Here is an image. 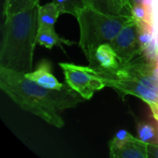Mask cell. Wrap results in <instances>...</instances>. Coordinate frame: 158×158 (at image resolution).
<instances>
[{"instance_id":"obj_19","label":"cell","mask_w":158,"mask_h":158,"mask_svg":"<svg viewBox=\"0 0 158 158\" xmlns=\"http://www.w3.org/2000/svg\"><path fill=\"white\" fill-rule=\"evenodd\" d=\"M117 4H118L127 13H129L131 15V10H130V6H129V2L128 0H115Z\"/></svg>"},{"instance_id":"obj_14","label":"cell","mask_w":158,"mask_h":158,"mask_svg":"<svg viewBox=\"0 0 158 158\" xmlns=\"http://www.w3.org/2000/svg\"><path fill=\"white\" fill-rule=\"evenodd\" d=\"M87 2L90 6L99 11H102L104 13L116 14V15H120V14L130 15L118 4H117L115 0H87Z\"/></svg>"},{"instance_id":"obj_11","label":"cell","mask_w":158,"mask_h":158,"mask_svg":"<svg viewBox=\"0 0 158 158\" xmlns=\"http://www.w3.org/2000/svg\"><path fill=\"white\" fill-rule=\"evenodd\" d=\"M61 13L54 2L47 3L43 6L39 5V7H38L39 27H43V26L54 27Z\"/></svg>"},{"instance_id":"obj_13","label":"cell","mask_w":158,"mask_h":158,"mask_svg":"<svg viewBox=\"0 0 158 158\" xmlns=\"http://www.w3.org/2000/svg\"><path fill=\"white\" fill-rule=\"evenodd\" d=\"M39 3V0H5L3 14L5 18L28 9Z\"/></svg>"},{"instance_id":"obj_3","label":"cell","mask_w":158,"mask_h":158,"mask_svg":"<svg viewBox=\"0 0 158 158\" xmlns=\"http://www.w3.org/2000/svg\"><path fill=\"white\" fill-rule=\"evenodd\" d=\"M39 3L5 19L0 48V67L21 73L32 70L37 44Z\"/></svg>"},{"instance_id":"obj_7","label":"cell","mask_w":158,"mask_h":158,"mask_svg":"<svg viewBox=\"0 0 158 158\" xmlns=\"http://www.w3.org/2000/svg\"><path fill=\"white\" fill-rule=\"evenodd\" d=\"M110 156L113 158H149L148 143L131 134L117 147H110Z\"/></svg>"},{"instance_id":"obj_18","label":"cell","mask_w":158,"mask_h":158,"mask_svg":"<svg viewBox=\"0 0 158 158\" xmlns=\"http://www.w3.org/2000/svg\"><path fill=\"white\" fill-rule=\"evenodd\" d=\"M149 157L158 158V143H148Z\"/></svg>"},{"instance_id":"obj_9","label":"cell","mask_w":158,"mask_h":158,"mask_svg":"<svg viewBox=\"0 0 158 158\" xmlns=\"http://www.w3.org/2000/svg\"><path fill=\"white\" fill-rule=\"evenodd\" d=\"M120 65L118 56L110 44H103L94 53V62L91 67L104 69H115Z\"/></svg>"},{"instance_id":"obj_10","label":"cell","mask_w":158,"mask_h":158,"mask_svg":"<svg viewBox=\"0 0 158 158\" xmlns=\"http://www.w3.org/2000/svg\"><path fill=\"white\" fill-rule=\"evenodd\" d=\"M36 41H37V44L41 46H44L47 49H52L55 46H59L63 50L62 44H68V45L75 44V42L61 38L59 35H57L54 27H47V26H43L38 28Z\"/></svg>"},{"instance_id":"obj_4","label":"cell","mask_w":158,"mask_h":158,"mask_svg":"<svg viewBox=\"0 0 158 158\" xmlns=\"http://www.w3.org/2000/svg\"><path fill=\"white\" fill-rule=\"evenodd\" d=\"M131 17L126 14L104 13L90 6L77 10L75 18L80 27L79 46L90 66L93 65L97 47L103 44H111Z\"/></svg>"},{"instance_id":"obj_21","label":"cell","mask_w":158,"mask_h":158,"mask_svg":"<svg viewBox=\"0 0 158 158\" xmlns=\"http://www.w3.org/2000/svg\"><path fill=\"white\" fill-rule=\"evenodd\" d=\"M128 2H129V6H130V10L135 5L147 4V0H128Z\"/></svg>"},{"instance_id":"obj_17","label":"cell","mask_w":158,"mask_h":158,"mask_svg":"<svg viewBox=\"0 0 158 158\" xmlns=\"http://www.w3.org/2000/svg\"><path fill=\"white\" fill-rule=\"evenodd\" d=\"M61 14H70L76 16L78 10L73 0H53Z\"/></svg>"},{"instance_id":"obj_16","label":"cell","mask_w":158,"mask_h":158,"mask_svg":"<svg viewBox=\"0 0 158 158\" xmlns=\"http://www.w3.org/2000/svg\"><path fill=\"white\" fill-rule=\"evenodd\" d=\"M131 15L137 23L153 24V16L149 4L135 5L131 8Z\"/></svg>"},{"instance_id":"obj_15","label":"cell","mask_w":158,"mask_h":158,"mask_svg":"<svg viewBox=\"0 0 158 158\" xmlns=\"http://www.w3.org/2000/svg\"><path fill=\"white\" fill-rule=\"evenodd\" d=\"M137 134L138 138L146 143H158V129L148 122H137Z\"/></svg>"},{"instance_id":"obj_5","label":"cell","mask_w":158,"mask_h":158,"mask_svg":"<svg viewBox=\"0 0 158 158\" xmlns=\"http://www.w3.org/2000/svg\"><path fill=\"white\" fill-rule=\"evenodd\" d=\"M66 83L84 100H91L95 94L106 87L97 69L94 67L78 66L72 63L60 62Z\"/></svg>"},{"instance_id":"obj_12","label":"cell","mask_w":158,"mask_h":158,"mask_svg":"<svg viewBox=\"0 0 158 158\" xmlns=\"http://www.w3.org/2000/svg\"><path fill=\"white\" fill-rule=\"evenodd\" d=\"M137 29L141 51L149 56V51L153 43V24L137 23Z\"/></svg>"},{"instance_id":"obj_2","label":"cell","mask_w":158,"mask_h":158,"mask_svg":"<svg viewBox=\"0 0 158 158\" xmlns=\"http://www.w3.org/2000/svg\"><path fill=\"white\" fill-rule=\"evenodd\" d=\"M95 69L106 87L116 91L122 99L133 95L146 103L158 123V70L154 58L141 53L115 69Z\"/></svg>"},{"instance_id":"obj_8","label":"cell","mask_w":158,"mask_h":158,"mask_svg":"<svg viewBox=\"0 0 158 158\" xmlns=\"http://www.w3.org/2000/svg\"><path fill=\"white\" fill-rule=\"evenodd\" d=\"M52 64L48 59H43L38 64L34 71L26 73L25 75L32 81L39 85L52 90H62L66 85L60 83L51 72Z\"/></svg>"},{"instance_id":"obj_6","label":"cell","mask_w":158,"mask_h":158,"mask_svg":"<svg viewBox=\"0 0 158 158\" xmlns=\"http://www.w3.org/2000/svg\"><path fill=\"white\" fill-rule=\"evenodd\" d=\"M110 44L116 51L120 64L128 63L139 54L143 53L138 40L137 23L132 17L124 24Z\"/></svg>"},{"instance_id":"obj_1","label":"cell","mask_w":158,"mask_h":158,"mask_svg":"<svg viewBox=\"0 0 158 158\" xmlns=\"http://www.w3.org/2000/svg\"><path fill=\"white\" fill-rule=\"evenodd\" d=\"M0 89L21 109L58 129L65 125L60 111L75 107L83 99L68 84L62 90L47 89L30 80L25 73L2 67Z\"/></svg>"},{"instance_id":"obj_20","label":"cell","mask_w":158,"mask_h":158,"mask_svg":"<svg viewBox=\"0 0 158 158\" xmlns=\"http://www.w3.org/2000/svg\"><path fill=\"white\" fill-rule=\"evenodd\" d=\"M73 1H74V4H75V6H77V8H78V9H79V8H82V7H85V6H89V5H88L87 0H73Z\"/></svg>"}]
</instances>
